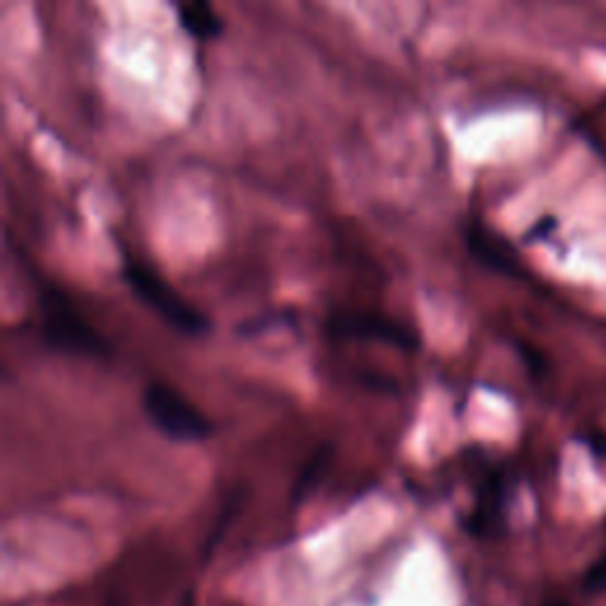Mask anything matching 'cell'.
Returning <instances> with one entry per match:
<instances>
[{"instance_id":"cell-10","label":"cell","mask_w":606,"mask_h":606,"mask_svg":"<svg viewBox=\"0 0 606 606\" xmlns=\"http://www.w3.org/2000/svg\"><path fill=\"white\" fill-rule=\"evenodd\" d=\"M583 441L590 453L599 459H606V434H602V431H590V434L583 436Z\"/></svg>"},{"instance_id":"cell-4","label":"cell","mask_w":606,"mask_h":606,"mask_svg":"<svg viewBox=\"0 0 606 606\" xmlns=\"http://www.w3.org/2000/svg\"><path fill=\"white\" fill-rule=\"evenodd\" d=\"M329 335L343 339L388 343L400 351H420V335L406 325L382 313H341L327 321Z\"/></svg>"},{"instance_id":"cell-7","label":"cell","mask_w":606,"mask_h":606,"mask_svg":"<svg viewBox=\"0 0 606 606\" xmlns=\"http://www.w3.org/2000/svg\"><path fill=\"white\" fill-rule=\"evenodd\" d=\"M178 22L187 34L197 40H213L215 36L223 34V20L209 3H183L176 5Z\"/></svg>"},{"instance_id":"cell-12","label":"cell","mask_w":606,"mask_h":606,"mask_svg":"<svg viewBox=\"0 0 606 606\" xmlns=\"http://www.w3.org/2000/svg\"><path fill=\"white\" fill-rule=\"evenodd\" d=\"M550 606H567V604H550Z\"/></svg>"},{"instance_id":"cell-8","label":"cell","mask_w":606,"mask_h":606,"mask_svg":"<svg viewBox=\"0 0 606 606\" xmlns=\"http://www.w3.org/2000/svg\"><path fill=\"white\" fill-rule=\"evenodd\" d=\"M329 459H331V443H323L321 448H317V451L308 457L306 465H303L299 481H296V486H294V500H301L303 496L308 493V490L315 486V481L321 479V474L327 469Z\"/></svg>"},{"instance_id":"cell-5","label":"cell","mask_w":606,"mask_h":606,"mask_svg":"<svg viewBox=\"0 0 606 606\" xmlns=\"http://www.w3.org/2000/svg\"><path fill=\"white\" fill-rule=\"evenodd\" d=\"M467 247L476 261L483 264L486 268L510 278L522 276L524 264L518 258V252L502 235H498L496 230L486 228L483 223H474L467 230Z\"/></svg>"},{"instance_id":"cell-1","label":"cell","mask_w":606,"mask_h":606,"mask_svg":"<svg viewBox=\"0 0 606 606\" xmlns=\"http://www.w3.org/2000/svg\"><path fill=\"white\" fill-rule=\"evenodd\" d=\"M124 280L128 290L148 308H152L166 325L176 327L183 335L201 337L211 329V321L205 313L183 299L154 268L140 264L138 258H126L124 261Z\"/></svg>"},{"instance_id":"cell-9","label":"cell","mask_w":606,"mask_h":606,"mask_svg":"<svg viewBox=\"0 0 606 606\" xmlns=\"http://www.w3.org/2000/svg\"><path fill=\"white\" fill-rule=\"evenodd\" d=\"M585 590L587 593H604L606 590V555L597 559L590 571L585 573Z\"/></svg>"},{"instance_id":"cell-2","label":"cell","mask_w":606,"mask_h":606,"mask_svg":"<svg viewBox=\"0 0 606 606\" xmlns=\"http://www.w3.org/2000/svg\"><path fill=\"white\" fill-rule=\"evenodd\" d=\"M40 337L57 351L85 358H109L112 346L89 325L85 317L71 308V303L60 292L40 296Z\"/></svg>"},{"instance_id":"cell-3","label":"cell","mask_w":606,"mask_h":606,"mask_svg":"<svg viewBox=\"0 0 606 606\" xmlns=\"http://www.w3.org/2000/svg\"><path fill=\"white\" fill-rule=\"evenodd\" d=\"M142 408L159 434L176 443H199L211 436V422L195 403L166 382H150L142 392Z\"/></svg>"},{"instance_id":"cell-6","label":"cell","mask_w":606,"mask_h":606,"mask_svg":"<svg viewBox=\"0 0 606 606\" xmlns=\"http://www.w3.org/2000/svg\"><path fill=\"white\" fill-rule=\"evenodd\" d=\"M504 498H508V481L502 471H490L479 488L476 508L469 518V528L476 536H486L490 528H496L504 510Z\"/></svg>"},{"instance_id":"cell-11","label":"cell","mask_w":606,"mask_h":606,"mask_svg":"<svg viewBox=\"0 0 606 606\" xmlns=\"http://www.w3.org/2000/svg\"><path fill=\"white\" fill-rule=\"evenodd\" d=\"M557 225V221L552 219V215H545V219L540 223H536L531 228V233H528V240H538V237H545L547 233H552Z\"/></svg>"}]
</instances>
